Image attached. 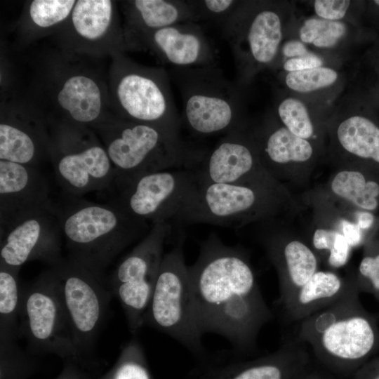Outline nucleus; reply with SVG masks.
<instances>
[{
    "label": "nucleus",
    "mask_w": 379,
    "mask_h": 379,
    "mask_svg": "<svg viewBox=\"0 0 379 379\" xmlns=\"http://www.w3.org/2000/svg\"><path fill=\"white\" fill-rule=\"evenodd\" d=\"M188 273L201 333L225 338L239 353L254 350L259 332L273 314L245 251L211 232L201 243Z\"/></svg>",
    "instance_id": "nucleus-1"
},
{
    "label": "nucleus",
    "mask_w": 379,
    "mask_h": 379,
    "mask_svg": "<svg viewBox=\"0 0 379 379\" xmlns=\"http://www.w3.org/2000/svg\"><path fill=\"white\" fill-rule=\"evenodd\" d=\"M92 129L114 166L117 189L146 173L197 168L208 153L185 140L178 130L128 121L114 114Z\"/></svg>",
    "instance_id": "nucleus-2"
},
{
    "label": "nucleus",
    "mask_w": 379,
    "mask_h": 379,
    "mask_svg": "<svg viewBox=\"0 0 379 379\" xmlns=\"http://www.w3.org/2000/svg\"><path fill=\"white\" fill-rule=\"evenodd\" d=\"M53 207L68 257L103 278L117 256L149 229L147 222L114 203L97 204L63 192Z\"/></svg>",
    "instance_id": "nucleus-3"
},
{
    "label": "nucleus",
    "mask_w": 379,
    "mask_h": 379,
    "mask_svg": "<svg viewBox=\"0 0 379 379\" xmlns=\"http://www.w3.org/2000/svg\"><path fill=\"white\" fill-rule=\"evenodd\" d=\"M357 286L334 304L300 321L296 338L310 348L314 361L348 378L379 349L376 320L361 305Z\"/></svg>",
    "instance_id": "nucleus-4"
},
{
    "label": "nucleus",
    "mask_w": 379,
    "mask_h": 379,
    "mask_svg": "<svg viewBox=\"0 0 379 379\" xmlns=\"http://www.w3.org/2000/svg\"><path fill=\"white\" fill-rule=\"evenodd\" d=\"M84 58L60 50L44 58L38 83L40 102L53 112L47 119L92 128L112 114L107 77Z\"/></svg>",
    "instance_id": "nucleus-5"
},
{
    "label": "nucleus",
    "mask_w": 379,
    "mask_h": 379,
    "mask_svg": "<svg viewBox=\"0 0 379 379\" xmlns=\"http://www.w3.org/2000/svg\"><path fill=\"white\" fill-rule=\"evenodd\" d=\"M288 14L285 2L241 1L219 23L234 57L237 83L241 88L276 63L288 32Z\"/></svg>",
    "instance_id": "nucleus-6"
},
{
    "label": "nucleus",
    "mask_w": 379,
    "mask_h": 379,
    "mask_svg": "<svg viewBox=\"0 0 379 379\" xmlns=\"http://www.w3.org/2000/svg\"><path fill=\"white\" fill-rule=\"evenodd\" d=\"M107 85L109 109L117 117L180 131L181 119L164 68L117 54L111 57Z\"/></svg>",
    "instance_id": "nucleus-7"
},
{
    "label": "nucleus",
    "mask_w": 379,
    "mask_h": 379,
    "mask_svg": "<svg viewBox=\"0 0 379 379\" xmlns=\"http://www.w3.org/2000/svg\"><path fill=\"white\" fill-rule=\"evenodd\" d=\"M171 77L182 102L181 124L194 135H225L246 121L241 87L217 65L174 67Z\"/></svg>",
    "instance_id": "nucleus-8"
},
{
    "label": "nucleus",
    "mask_w": 379,
    "mask_h": 379,
    "mask_svg": "<svg viewBox=\"0 0 379 379\" xmlns=\"http://www.w3.org/2000/svg\"><path fill=\"white\" fill-rule=\"evenodd\" d=\"M49 160L65 193L81 197L112 187L115 171L97 133L91 128L47 119Z\"/></svg>",
    "instance_id": "nucleus-9"
},
{
    "label": "nucleus",
    "mask_w": 379,
    "mask_h": 379,
    "mask_svg": "<svg viewBox=\"0 0 379 379\" xmlns=\"http://www.w3.org/2000/svg\"><path fill=\"white\" fill-rule=\"evenodd\" d=\"M184 241L181 232L172 249L164 255L144 324L201 356L203 334L194 316Z\"/></svg>",
    "instance_id": "nucleus-10"
},
{
    "label": "nucleus",
    "mask_w": 379,
    "mask_h": 379,
    "mask_svg": "<svg viewBox=\"0 0 379 379\" xmlns=\"http://www.w3.org/2000/svg\"><path fill=\"white\" fill-rule=\"evenodd\" d=\"M274 180L251 183H199L174 221L239 227L269 217L277 203Z\"/></svg>",
    "instance_id": "nucleus-11"
},
{
    "label": "nucleus",
    "mask_w": 379,
    "mask_h": 379,
    "mask_svg": "<svg viewBox=\"0 0 379 379\" xmlns=\"http://www.w3.org/2000/svg\"><path fill=\"white\" fill-rule=\"evenodd\" d=\"M50 268L79 353L91 354L109 316L107 279L69 257Z\"/></svg>",
    "instance_id": "nucleus-12"
},
{
    "label": "nucleus",
    "mask_w": 379,
    "mask_h": 379,
    "mask_svg": "<svg viewBox=\"0 0 379 379\" xmlns=\"http://www.w3.org/2000/svg\"><path fill=\"white\" fill-rule=\"evenodd\" d=\"M18 335L31 351L80 356L51 268L22 284Z\"/></svg>",
    "instance_id": "nucleus-13"
},
{
    "label": "nucleus",
    "mask_w": 379,
    "mask_h": 379,
    "mask_svg": "<svg viewBox=\"0 0 379 379\" xmlns=\"http://www.w3.org/2000/svg\"><path fill=\"white\" fill-rule=\"evenodd\" d=\"M171 230L170 222L153 224L107 279L113 297L120 302L129 331L134 335L145 326V313L164 255V243Z\"/></svg>",
    "instance_id": "nucleus-14"
},
{
    "label": "nucleus",
    "mask_w": 379,
    "mask_h": 379,
    "mask_svg": "<svg viewBox=\"0 0 379 379\" xmlns=\"http://www.w3.org/2000/svg\"><path fill=\"white\" fill-rule=\"evenodd\" d=\"M117 2L77 0L69 17L53 35L59 50L94 59L129 51Z\"/></svg>",
    "instance_id": "nucleus-15"
},
{
    "label": "nucleus",
    "mask_w": 379,
    "mask_h": 379,
    "mask_svg": "<svg viewBox=\"0 0 379 379\" xmlns=\"http://www.w3.org/2000/svg\"><path fill=\"white\" fill-rule=\"evenodd\" d=\"M199 185L197 168L140 175L117 188L112 203L132 217L152 224L174 220Z\"/></svg>",
    "instance_id": "nucleus-16"
},
{
    "label": "nucleus",
    "mask_w": 379,
    "mask_h": 379,
    "mask_svg": "<svg viewBox=\"0 0 379 379\" xmlns=\"http://www.w3.org/2000/svg\"><path fill=\"white\" fill-rule=\"evenodd\" d=\"M47 119L33 101L11 98L0 110V160L37 167L49 159Z\"/></svg>",
    "instance_id": "nucleus-17"
},
{
    "label": "nucleus",
    "mask_w": 379,
    "mask_h": 379,
    "mask_svg": "<svg viewBox=\"0 0 379 379\" xmlns=\"http://www.w3.org/2000/svg\"><path fill=\"white\" fill-rule=\"evenodd\" d=\"M199 183H251L272 180L262 166L254 128L246 121L230 131L197 168Z\"/></svg>",
    "instance_id": "nucleus-18"
},
{
    "label": "nucleus",
    "mask_w": 379,
    "mask_h": 379,
    "mask_svg": "<svg viewBox=\"0 0 379 379\" xmlns=\"http://www.w3.org/2000/svg\"><path fill=\"white\" fill-rule=\"evenodd\" d=\"M60 234L54 207L32 214L0 232V264L15 269L33 260L57 265L63 258Z\"/></svg>",
    "instance_id": "nucleus-19"
},
{
    "label": "nucleus",
    "mask_w": 379,
    "mask_h": 379,
    "mask_svg": "<svg viewBox=\"0 0 379 379\" xmlns=\"http://www.w3.org/2000/svg\"><path fill=\"white\" fill-rule=\"evenodd\" d=\"M53 208L48 183L37 167L0 160V232Z\"/></svg>",
    "instance_id": "nucleus-20"
},
{
    "label": "nucleus",
    "mask_w": 379,
    "mask_h": 379,
    "mask_svg": "<svg viewBox=\"0 0 379 379\" xmlns=\"http://www.w3.org/2000/svg\"><path fill=\"white\" fill-rule=\"evenodd\" d=\"M131 51H148L175 67L217 65V53L196 22L175 24L137 38Z\"/></svg>",
    "instance_id": "nucleus-21"
},
{
    "label": "nucleus",
    "mask_w": 379,
    "mask_h": 379,
    "mask_svg": "<svg viewBox=\"0 0 379 379\" xmlns=\"http://www.w3.org/2000/svg\"><path fill=\"white\" fill-rule=\"evenodd\" d=\"M261 241L277 271L279 295L276 305L279 307L318 271V259L300 240H286L271 232H266Z\"/></svg>",
    "instance_id": "nucleus-22"
},
{
    "label": "nucleus",
    "mask_w": 379,
    "mask_h": 379,
    "mask_svg": "<svg viewBox=\"0 0 379 379\" xmlns=\"http://www.w3.org/2000/svg\"><path fill=\"white\" fill-rule=\"evenodd\" d=\"M311 359L307 345L295 336L271 354L215 369L205 379H292Z\"/></svg>",
    "instance_id": "nucleus-23"
},
{
    "label": "nucleus",
    "mask_w": 379,
    "mask_h": 379,
    "mask_svg": "<svg viewBox=\"0 0 379 379\" xmlns=\"http://www.w3.org/2000/svg\"><path fill=\"white\" fill-rule=\"evenodd\" d=\"M129 51L140 36L175 24L198 21L190 1L127 0L119 1Z\"/></svg>",
    "instance_id": "nucleus-24"
},
{
    "label": "nucleus",
    "mask_w": 379,
    "mask_h": 379,
    "mask_svg": "<svg viewBox=\"0 0 379 379\" xmlns=\"http://www.w3.org/2000/svg\"><path fill=\"white\" fill-rule=\"evenodd\" d=\"M357 286L355 279L318 270L279 307L285 322L301 321L334 304Z\"/></svg>",
    "instance_id": "nucleus-25"
},
{
    "label": "nucleus",
    "mask_w": 379,
    "mask_h": 379,
    "mask_svg": "<svg viewBox=\"0 0 379 379\" xmlns=\"http://www.w3.org/2000/svg\"><path fill=\"white\" fill-rule=\"evenodd\" d=\"M254 131L261 164L272 177L282 166L306 162L314 155L311 142L292 133L274 114Z\"/></svg>",
    "instance_id": "nucleus-26"
},
{
    "label": "nucleus",
    "mask_w": 379,
    "mask_h": 379,
    "mask_svg": "<svg viewBox=\"0 0 379 379\" xmlns=\"http://www.w3.org/2000/svg\"><path fill=\"white\" fill-rule=\"evenodd\" d=\"M333 138L343 154L379 163V127L347 106L334 117Z\"/></svg>",
    "instance_id": "nucleus-27"
},
{
    "label": "nucleus",
    "mask_w": 379,
    "mask_h": 379,
    "mask_svg": "<svg viewBox=\"0 0 379 379\" xmlns=\"http://www.w3.org/2000/svg\"><path fill=\"white\" fill-rule=\"evenodd\" d=\"M77 0H31L25 3L14 25L20 44L25 45L54 35L69 17Z\"/></svg>",
    "instance_id": "nucleus-28"
},
{
    "label": "nucleus",
    "mask_w": 379,
    "mask_h": 379,
    "mask_svg": "<svg viewBox=\"0 0 379 379\" xmlns=\"http://www.w3.org/2000/svg\"><path fill=\"white\" fill-rule=\"evenodd\" d=\"M20 270L0 264V338H19L22 288Z\"/></svg>",
    "instance_id": "nucleus-29"
},
{
    "label": "nucleus",
    "mask_w": 379,
    "mask_h": 379,
    "mask_svg": "<svg viewBox=\"0 0 379 379\" xmlns=\"http://www.w3.org/2000/svg\"><path fill=\"white\" fill-rule=\"evenodd\" d=\"M332 192L359 208L372 211L378 206L379 185L368 181L362 173L344 170L338 172L331 183Z\"/></svg>",
    "instance_id": "nucleus-30"
},
{
    "label": "nucleus",
    "mask_w": 379,
    "mask_h": 379,
    "mask_svg": "<svg viewBox=\"0 0 379 379\" xmlns=\"http://www.w3.org/2000/svg\"><path fill=\"white\" fill-rule=\"evenodd\" d=\"M274 114L294 135L308 140L314 135V124L302 99L292 95L279 98Z\"/></svg>",
    "instance_id": "nucleus-31"
},
{
    "label": "nucleus",
    "mask_w": 379,
    "mask_h": 379,
    "mask_svg": "<svg viewBox=\"0 0 379 379\" xmlns=\"http://www.w3.org/2000/svg\"><path fill=\"white\" fill-rule=\"evenodd\" d=\"M347 25L344 22L312 18L302 22L298 38L305 45L331 49L337 47L347 36Z\"/></svg>",
    "instance_id": "nucleus-32"
},
{
    "label": "nucleus",
    "mask_w": 379,
    "mask_h": 379,
    "mask_svg": "<svg viewBox=\"0 0 379 379\" xmlns=\"http://www.w3.org/2000/svg\"><path fill=\"white\" fill-rule=\"evenodd\" d=\"M339 79L338 71L326 66L286 72L284 76L286 88L302 95L323 93L335 86Z\"/></svg>",
    "instance_id": "nucleus-33"
},
{
    "label": "nucleus",
    "mask_w": 379,
    "mask_h": 379,
    "mask_svg": "<svg viewBox=\"0 0 379 379\" xmlns=\"http://www.w3.org/2000/svg\"><path fill=\"white\" fill-rule=\"evenodd\" d=\"M112 379H152L145 362L143 347L135 335L121 347Z\"/></svg>",
    "instance_id": "nucleus-34"
},
{
    "label": "nucleus",
    "mask_w": 379,
    "mask_h": 379,
    "mask_svg": "<svg viewBox=\"0 0 379 379\" xmlns=\"http://www.w3.org/2000/svg\"><path fill=\"white\" fill-rule=\"evenodd\" d=\"M314 248L328 253V262L333 268L344 266L349 258L351 246L343 234L333 230L317 229L312 238Z\"/></svg>",
    "instance_id": "nucleus-35"
},
{
    "label": "nucleus",
    "mask_w": 379,
    "mask_h": 379,
    "mask_svg": "<svg viewBox=\"0 0 379 379\" xmlns=\"http://www.w3.org/2000/svg\"><path fill=\"white\" fill-rule=\"evenodd\" d=\"M198 20H215L220 23L239 4L235 0H192Z\"/></svg>",
    "instance_id": "nucleus-36"
},
{
    "label": "nucleus",
    "mask_w": 379,
    "mask_h": 379,
    "mask_svg": "<svg viewBox=\"0 0 379 379\" xmlns=\"http://www.w3.org/2000/svg\"><path fill=\"white\" fill-rule=\"evenodd\" d=\"M355 279L359 291L372 292L379 296V254L363 258Z\"/></svg>",
    "instance_id": "nucleus-37"
},
{
    "label": "nucleus",
    "mask_w": 379,
    "mask_h": 379,
    "mask_svg": "<svg viewBox=\"0 0 379 379\" xmlns=\"http://www.w3.org/2000/svg\"><path fill=\"white\" fill-rule=\"evenodd\" d=\"M351 1L347 0H315L314 10L321 19L338 21L343 19L350 8Z\"/></svg>",
    "instance_id": "nucleus-38"
},
{
    "label": "nucleus",
    "mask_w": 379,
    "mask_h": 379,
    "mask_svg": "<svg viewBox=\"0 0 379 379\" xmlns=\"http://www.w3.org/2000/svg\"><path fill=\"white\" fill-rule=\"evenodd\" d=\"M279 64L281 65L283 69L286 72L301 71L324 66V59L312 52L303 56L286 59L280 62L274 67H277V65L279 66Z\"/></svg>",
    "instance_id": "nucleus-39"
},
{
    "label": "nucleus",
    "mask_w": 379,
    "mask_h": 379,
    "mask_svg": "<svg viewBox=\"0 0 379 379\" xmlns=\"http://www.w3.org/2000/svg\"><path fill=\"white\" fill-rule=\"evenodd\" d=\"M310 53L312 52L307 48V46L299 39L288 40L283 42L277 62L282 58L284 60L281 61L289 58L303 56L310 54ZM276 65L274 64V65L275 66Z\"/></svg>",
    "instance_id": "nucleus-40"
},
{
    "label": "nucleus",
    "mask_w": 379,
    "mask_h": 379,
    "mask_svg": "<svg viewBox=\"0 0 379 379\" xmlns=\"http://www.w3.org/2000/svg\"><path fill=\"white\" fill-rule=\"evenodd\" d=\"M337 378L338 376L330 373L312 359L292 379H337Z\"/></svg>",
    "instance_id": "nucleus-41"
},
{
    "label": "nucleus",
    "mask_w": 379,
    "mask_h": 379,
    "mask_svg": "<svg viewBox=\"0 0 379 379\" xmlns=\"http://www.w3.org/2000/svg\"><path fill=\"white\" fill-rule=\"evenodd\" d=\"M342 232L351 247L358 246L362 240L361 229L359 226L348 220H343Z\"/></svg>",
    "instance_id": "nucleus-42"
},
{
    "label": "nucleus",
    "mask_w": 379,
    "mask_h": 379,
    "mask_svg": "<svg viewBox=\"0 0 379 379\" xmlns=\"http://www.w3.org/2000/svg\"><path fill=\"white\" fill-rule=\"evenodd\" d=\"M352 379H379V358L364 364L352 375Z\"/></svg>",
    "instance_id": "nucleus-43"
},
{
    "label": "nucleus",
    "mask_w": 379,
    "mask_h": 379,
    "mask_svg": "<svg viewBox=\"0 0 379 379\" xmlns=\"http://www.w3.org/2000/svg\"><path fill=\"white\" fill-rule=\"evenodd\" d=\"M357 225L360 229H368L374 221V216L367 211L359 212L357 215Z\"/></svg>",
    "instance_id": "nucleus-44"
},
{
    "label": "nucleus",
    "mask_w": 379,
    "mask_h": 379,
    "mask_svg": "<svg viewBox=\"0 0 379 379\" xmlns=\"http://www.w3.org/2000/svg\"><path fill=\"white\" fill-rule=\"evenodd\" d=\"M373 2L379 6V0H375Z\"/></svg>",
    "instance_id": "nucleus-45"
}]
</instances>
